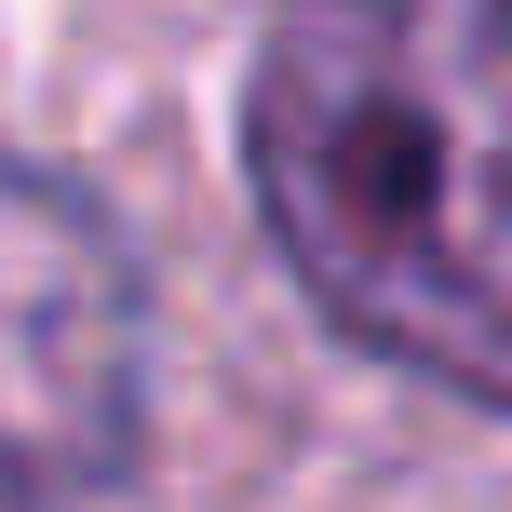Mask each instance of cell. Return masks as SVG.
Wrapping results in <instances>:
<instances>
[{"instance_id": "cell-1", "label": "cell", "mask_w": 512, "mask_h": 512, "mask_svg": "<svg viewBox=\"0 0 512 512\" xmlns=\"http://www.w3.org/2000/svg\"><path fill=\"white\" fill-rule=\"evenodd\" d=\"M243 162L337 337L512 418V0H283Z\"/></svg>"}, {"instance_id": "cell-2", "label": "cell", "mask_w": 512, "mask_h": 512, "mask_svg": "<svg viewBox=\"0 0 512 512\" xmlns=\"http://www.w3.org/2000/svg\"><path fill=\"white\" fill-rule=\"evenodd\" d=\"M149 432V283L68 176L0 149V512H81Z\"/></svg>"}]
</instances>
